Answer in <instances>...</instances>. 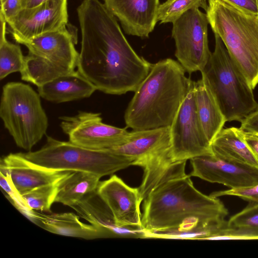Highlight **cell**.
Here are the masks:
<instances>
[{
    "instance_id": "6da1fadb",
    "label": "cell",
    "mask_w": 258,
    "mask_h": 258,
    "mask_svg": "<svg viewBox=\"0 0 258 258\" xmlns=\"http://www.w3.org/2000/svg\"><path fill=\"white\" fill-rule=\"evenodd\" d=\"M77 12L81 32L77 71L105 94L135 92L153 63L135 52L104 3L83 0Z\"/></svg>"
},
{
    "instance_id": "7a4b0ae2",
    "label": "cell",
    "mask_w": 258,
    "mask_h": 258,
    "mask_svg": "<svg viewBox=\"0 0 258 258\" xmlns=\"http://www.w3.org/2000/svg\"><path fill=\"white\" fill-rule=\"evenodd\" d=\"M228 213L218 198L200 191L186 174L163 181L145 198L142 224L148 232H183L224 219Z\"/></svg>"
},
{
    "instance_id": "3957f363",
    "label": "cell",
    "mask_w": 258,
    "mask_h": 258,
    "mask_svg": "<svg viewBox=\"0 0 258 258\" xmlns=\"http://www.w3.org/2000/svg\"><path fill=\"white\" fill-rule=\"evenodd\" d=\"M185 73L171 58L153 63L125 110L126 127L142 130L170 126L192 81Z\"/></svg>"
},
{
    "instance_id": "277c9868",
    "label": "cell",
    "mask_w": 258,
    "mask_h": 258,
    "mask_svg": "<svg viewBox=\"0 0 258 258\" xmlns=\"http://www.w3.org/2000/svg\"><path fill=\"white\" fill-rule=\"evenodd\" d=\"M209 24L253 90L258 84V15L226 0H208Z\"/></svg>"
},
{
    "instance_id": "5b68a950",
    "label": "cell",
    "mask_w": 258,
    "mask_h": 258,
    "mask_svg": "<svg viewBox=\"0 0 258 258\" xmlns=\"http://www.w3.org/2000/svg\"><path fill=\"white\" fill-rule=\"evenodd\" d=\"M215 48L201 72L226 121L241 122L258 108L253 89L230 56L221 38L215 34Z\"/></svg>"
},
{
    "instance_id": "8992f818",
    "label": "cell",
    "mask_w": 258,
    "mask_h": 258,
    "mask_svg": "<svg viewBox=\"0 0 258 258\" xmlns=\"http://www.w3.org/2000/svg\"><path fill=\"white\" fill-rule=\"evenodd\" d=\"M67 26L23 44L28 53L20 72L22 80L39 87L75 71L79 56L75 47L77 39Z\"/></svg>"
},
{
    "instance_id": "52a82bcc",
    "label": "cell",
    "mask_w": 258,
    "mask_h": 258,
    "mask_svg": "<svg viewBox=\"0 0 258 258\" xmlns=\"http://www.w3.org/2000/svg\"><path fill=\"white\" fill-rule=\"evenodd\" d=\"M38 93L18 82L2 89L0 116L16 145L28 152L46 134L48 119Z\"/></svg>"
},
{
    "instance_id": "ba28073f",
    "label": "cell",
    "mask_w": 258,
    "mask_h": 258,
    "mask_svg": "<svg viewBox=\"0 0 258 258\" xmlns=\"http://www.w3.org/2000/svg\"><path fill=\"white\" fill-rule=\"evenodd\" d=\"M23 155L31 162L47 168L87 172L100 177L113 174L133 165V162L109 150H91L48 136L40 149Z\"/></svg>"
},
{
    "instance_id": "9c48e42d",
    "label": "cell",
    "mask_w": 258,
    "mask_h": 258,
    "mask_svg": "<svg viewBox=\"0 0 258 258\" xmlns=\"http://www.w3.org/2000/svg\"><path fill=\"white\" fill-rule=\"evenodd\" d=\"M172 24V37L177 61L189 75L201 72L212 53L208 45L209 22L206 14L199 8H193Z\"/></svg>"
},
{
    "instance_id": "30bf717a",
    "label": "cell",
    "mask_w": 258,
    "mask_h": 258,
    "mask_svg": "<svg viewBox=\"0 0 258 258\" xmlns=\"http://www.w3.org/2000/svg\"><path fill=\"white\" fill-rule=\"evenodd\" d=\"M171 150L176 161L211 153V143L200 121L195 99V81L170 126Z\"/></svg>"
},
{
    "instance_id": "8fae6325",
    "label": "cell",
    "mask_w": 258,
    "mask_h": 258,
    "mask_svg": "<svg viewBox=\"0 0 258 258\" xmlns=\"http://www.w3.org/2000/svg\"><path fill=\"white\" fill-rule=\"evenodd\" d=\"M100 113L80 111L73 116H62L60 126L70 142L95 150H108L119 145L128 132L102 122Z\"/></svg>"
},
{
    "instance_id": "7c38bea8",
    "label": "cell",
    "mask_w": 258,
    "mask_h": 258,
    "mask_svg": "<svg viewBox=\"0 0 258 258\" xmlns=\"http://www.w3.org/2000/svg\"><path fill=\"white\" fill-rule=\"evenodd\" d=\"M15 41L24 42L68 25L67 0H48L37 6L22 9L7 22Z\"/></svg>"
},
{
    "instance_id": "4fadbf2b",
    "label": "cell",
    "mask_w": 258,
    "mask_h": 258,
    "mask_svg": "<svg viewBox=\"0 0 258 258\" xmlns=\"http://www.w3.org/2000/svg\"><path fill=\"white\" fill-rule=\"evenodd\" d=\"M192 171L188 174L230 188L255 185L258 183V168L219 158L212 152L190 159Z\"/></svg>"
},
{
    "instance_id": "5bb4252c",
    "label": "cell",
    "mask_w": 258,
    "mask_h": 258,
    "mask_svg": "<svg viewBox=\"0 0 258 258\" xmlns=\"http://www.w3.org/2000/svg\"><path fill=\"white\" fill-rule=\"evenodd\" d=\"M96 192L111 212L116 224L123 227H142L138 188L127 185L116 175L100 181Z\"/></svg>"
},
{
    "instance_id": "9a60e30c",
    "label": "cell",
    "mask_w": 258,
    "mask_h": 258,
    "mask_svg": "<svg viewBox=\"0 0 258 258\" xmlns=\"http://www.w3.org/2000/svg\"><path fill=\"white\" fill-rule=\"evenodd\" d=\"M128 35L148 37L158 22L160 0H103Z\"/></svg>"
},
{
    "instance_id": "2e32d148",
    "label": "cell",
    "mask_w": 258,
    "mask_h": 258,
    "mask_svg": "<svg viewBox=\"0 0 258 258\" xmlns=\"http://www.w3.org/2000/svg\"><path fill=\"white\" fill-rule=\"evenodd\" d=\"M0 165L6 169L21 196L36 187L57 182L72 172L41 166L28 160L23 153L4 156Z\"/></svg>"
},
{
    "instance_id": "e0dca14e",
    "label": "cell",
    "mask_w": 258,
    "mask_h": 258,
    "mask_svg": "<svg viewBox=\"0 0 258 258\" xmlns=\"http://www.w3.org/2000/svg\"><path fill=\"white\" fill-rule=\"evenodd\" d=\"M72 208L81 218L97 228L104 238H146V231L142 227L117 225L110 209L96 192L88 195Z\"/></svg>"
},
{
    "instance_id": "ac0fdd59",
    "label": "cell",
    "mask_w": 258,
    "mask_h": 258,
    "mask_svg": "<svg viewBox=\"0 0 258 258\" xmlns=\"http://www.w3.org/2000/svg\"><path fill=\"white\" fill-rule=\"evenodd\" d=\"M96 90V87L78 71L37 87L41 98L56 103L88 98Z\"/></svg>"
},
{
    "instance_id": "d6986e66",
    "label": "cell",
    "mask_w": 258,
    "mask_h": 258,
    "mask_svg": "<svg viewBox=\"0 0 258 258\" xmlns=\"http://www.w3.org/2000/svg\"><path fill=\"white\" fill-rule=\"evenodd\" d=\"M80 219L78 215L72 212L46 215L33 210L31 221L53 234L88 240L104 238L97 228Z\"/></svg>"
},
{
    "instance_id": "ffe728a7",
    "label": "cell",
    "mask_w": 258,
    "mask_h": 258,
    "mask_svg": "<svg viewBox=\"0 0 258 258\" xmlns=\"http://www.w3.org/2000/svg\"><path fill=\"white\" fill-rule=\"evenodd\" d=\"M170 146V129L168 126L128 132L119 145L108 150L134 161L148 152Z\"/></svg>"
},
{
    "instance_id": "44dd1931",
    "label": "cell",
    "mask_w": 258,
    "mask_h": 258,
    "mask_svg": "<svg viewBox=\"0 0 258 258\" xmlns=\"http://www.w3.org/2000/svg\"><path fill=\"white\" fill-rule=\"evenodd\" d=\"M195 99L200 121L211 144L227 121L209 85L202 77L195 81Z\"/></svg>"
},
{
    "instance_id": "7402d4cb",
    "label": "cell",
    "mask_w": 258,
    "mask_h": 258,
    "mask_svg": "<svg viewBox=\"0 0 258 258\" xmlns=\"http://www.w3.org/2000/svg\"><path fill=\"white\" fill-rule=\"evenodd\" d=\"M211 150L222 159L258 168V160L243 140L239 128H223L211 142Z\"/></svg>"
},
{
    "instance_id": "603a6c76",
    "label": "cell",
    "mask_w": 258,
    "mask_h": 258,
    "mask_svg": "<svg viewBox=\"0 0 258 258\" xmlns=\"http://www.w3.org/2000/svg\"><path fill=\"white\" fill-rule=\"evenodd\" d=\"M100 178L92 173L72 171L60 180L55 202L72 208L96 192Z\"/></svg>"
},
{
    "instance_id": "cb8c5ba5",
    "label": "cell",
    "mask_w": 258,
    "mask_h": 258,
    "mask_svg": "<svg viewBox=\"0 0 258 258\" xmlns=\"http://www.w3.org/2000/svg\"><path fill=\"white\" fill-rule=\"evenodd\" d=\"M60 180L34 188L21 196L30 209L51 212V207L55 202Z\"/></svg>"
},
{
    "instance_id": "d4e9b609",
    "label": "cell",
    "mask_w": 258,
    "mask_h": 258,
    "mask_svg": "<svg viewBox=\"0 0 258 258\" xmlns=\"http://www.w3.org/2000/svg\"><path fill=\"white\" fill-rule=\"evenodd\" d=\"M25 56L19 45L7 40L0 43V79L12 73L21 72L23 68Z\"/></svg>"
},
{
    "instance_id": "484cf974",
    "label": "cell",
    "mask_w": 258,
    "mask_h": 258,
    "mask_svg": "<svg viewBox=\"0 0 258 258\" xmlns=\"http://www.w3.org/2000/svg\"><path fill=\"white\" fill-rule=\"evenodd\" d=\"M206 0H167L160 5L158 21L173 23L184 13L193 8L207 9Z\"/></svg>"
},
{
    "instance_id": "4316f807",
    "label": "cell",
    "mask_w": 258,
    "mask_h": 258,
    "mask_svg": "<svg viewBox=\"0 0 258 258\" xmlns=\"http://www.w3.org/2000/svg\"><path fill=\"white\" fill-rule=\"evenodd\" d=\"M0 185L2 189L7 194V196H5L7 199L18 211L29 219L33 210L28 208L22 196L14 186L7 170L1 165H0Z\"/></svg>"
},
{
    "instance_id": "83f0119b",
    "label": "cell",
    "mask_w": 258,
    "mask_h": 258,
    "mask_svg": "<svg viewBox=\"0 0 258 258\" xmlns=\"http://www.w3.org/2000/svg\"><path fill=\"white\" fill-rule=\"evenodd\" d=\"M231 227L245 228L258 231V203L249 202L242 211L228 221Z\"/></svg>"
},
{
    "instance_id": "f1b7e54d",
    "label": "cell",
    "mask_w": 258,
    "mask_h": 258,
    "mask_svg": "<svg viewBox=\"0 0 258 258\" xmlns=\"http://www.w3.org/2000/svg\"><path fill=\"white\" fill-rule=\"evenodd\" d=\"M258 239V231L245 228L228 227L212 240Z\"/></svg>"
},
{
    "instance_id": "f546056e",
    "label": "cell",
    "mask_w": 258,
    "mask_h": 258,
    "mask_svg": "<svg viewBox=\"0 0 258 258\" xmlns=\"http://www.w3.org/2000/svg\"><path fill=\"white\" fill-rule=\"evenodd\" d=\"M210 195L217 198L223 196H234L249 202L258 203V183L252 186L217 191Z\"/></svg>"
},
{
    "instance_id": "4dcf8cb0",
    "label": "cell",
    "mask_w": 258,
    "mask_h": 258,
    "mask_svg": "<svg viewBox=\"0 0 258 258\" xmlns=\"http://www.w3.org/2000/svg\"><path fill=\"white\" fill-rule=\"evenodd\" d=\"M1 14L6 22L14 17L22 9L21 0H3L1 2Z\"/></svg>"
},
{
    "instance_id": "1f68e13d",
    "label": "cell",
    "mask_w": 258,
    "mask_h": 258,
    "mask_svg": "<svg viewBox=\"0 0 258 258\" xmlns=\"http://www.w3.org/2000/svg\"><path fill=\"white\" fill-rule=\"evenodd\" d=\"M239 128L242 132L258 136V108L241 121Z\"/></svg>"
},
{
    "instance_id": "d6a6232c",
    "label": "cell",
    "mask_w": 258,
    "mask_h": 258,
    "mask_svg": "<svg viewBox=\"0 0 258 258\" xmlns=\"http://www.w3.org/2000/svg\"><path fill=\"white\" fill-rule=\"evenodd\" d=\"M236 6L258 15V0H226Z\"/></svg>"
},
{
    "instance_id": "836d02e7",
    "label": "cell",
    "mask_w": 258,
    "mask_h": 258,
    "mask_svg": "<svg viewBox=\"0 0 258 258\" xmlns=\"http://www.w3.org/2000/svg\"><path fill=\"white\" fill-rule=\"evenodd\" d=\"M241 133L243 140L258 160V136L241 131Z\"/></svg>"
},
{
    "instance_id": "e575fe53",
    "label": "cell",
    "mask_w": 258,
    "mask_h": 258,
    "mask_svg": "<svg viewBox=\"0 0 258 258\" xmlns=\"http://www.w3.org/2000/svg\"><path fill=\"white\" fill-rule=\"evenodd\" d=\"M48 0H21V6L22 9L33 8Z\"/></svg>"
},
{
    "instance_id": "d590c367",
    "label": "cell",
    "mask_w": 258,
    "mask_h": 258,
    "mask_svg": "<svg viewBox=\"0 0 258 258\" xmlns=\"http://www.w3.org/2000/svg\"><path fill=\"white\" fill-rule=\"evenodd\" d=\"M1 30H0V43L7 40L6 37L7 22L3 16L0 14Z\"/></svg>"
},
{
    "instance_id": "8d00e7d4",
    "label": "cell",
    "mask_w": 258,
    "mask_h": 258,
    "mask_svg": "<svg viewBox=\"0 0 258 258\" xmlns=\"http://www.w3.org/2000/svg\"><path fill=\"white\" fill-rule=\"evenodd\" d=\"M3 0H1V2Z\"/></svg>"
}]
</instances>
